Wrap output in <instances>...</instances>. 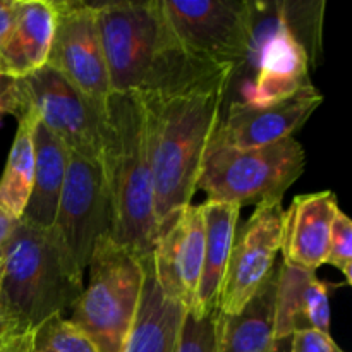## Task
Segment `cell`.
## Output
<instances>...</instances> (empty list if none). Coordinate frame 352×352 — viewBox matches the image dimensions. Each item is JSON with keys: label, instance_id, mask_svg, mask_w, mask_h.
Wrapping results in <instances>:
<instances>
[{"label": "cell", "instance_id": "23", "mask_svg": "<svg viewBox=\"0 0 352 352\" xmlns=\"http://www.w3.org/2000/svg\"><path fill=\"white\" fill-rule=\"evenodd\" d=\"M28 352H98V349L81 330L57 315L31 332Z\"/></svg>", "mask_w": 352, "mask_h": 352}, {"label": "cell", "instance_id": "20", "mask_svg": "<svg viewBox=\"0 0 352 352\" xmlns=\"http://www.w3.org/2000/svg\"><path fill=\"white\" fill-rule=\"evenodd\" d=\"M34 175L30 199L21 220L52 229L69 167V150L38 119L33 131Z\"/></svg>", "mask_w": 352, "mask_h": 352}, {"label": "cell", "instance_id": "25", "mask_svg": "<svg viewBox=\"0 0 352 352\" xmlns=\"http://www.w3.org/2000/svg\"><path fill=\"white\" fill-rule=\"evenodd\" d=\"M220 313L186 311L174 352H219Z\"/></svg>", "mask_w": 352, "mask_h": 352}, {"label": "cell", "instance_id": "13", "mask_svg": "<svg viewBox=\"0 0 352 352\" xmlns=\"http://www.w3.org/2000/svg\"><path fill=\"white\" fill-rule=\"evenodd\" d=\"M322 102L323 95L313 85L267 105L236 100L230 103L229 113L220 119L210 144L232 150L270 146L294 136Z\"/></svg>", "mask_w": 352, "mask_h": 352}, {"label": "cell", "instance_id": "11", "mask_svg": "<svg viewBox=\"0 0 352 352\" xmlns=\"http://www.w3.org/2000/svg\"><path fill=\"white\" fill-rule=\"evenodd\" d=\"M52 229L85 274L95 244L110 232V205L98 160L69 153V167Z\"/></svg>", "mask_w": 352, "mask_h": 352}, {"label": "cell", "instance_id": "30", "mask_svg": "<svg viewBox=\"0 0 352 352\" xmlns=\"http://www.w3.org/2000/svg\"><path fill=\"white\" fill-rule=\"evenodd\" d=\"M17 0H0V50L12 31Z\"/></svg>", "mask_w": 352, "mask_h": 352}, {"label": "cell", "instance_id": "31", "mask_svg": "<svg viewBox=\"0 0 352 352\" xmlns=\"http://www.w3.org/2000/svg\"><path fill=\"white\" fill-rule=\"evenodd\" d=\"M19 220L14 213H10L6 206L0 203V250L7 244L10 236L14 234L16 227L19 226Z\"/></svg>", "mask_w": 352, "mask_h": 352}, {"label": "cell", "instance_id": "21", "mask_svg": "<svg viewBox=\"0 0 352 352\" xmlns=\"http://www.w3.org/2000/svg\"><path fill=\"white\" fill-rule=\"evenodd\" d=\"M278 263L267 284L237 315H220L219 352H274Z\"/></svg>", "mask_w": 352, "mask_h": 352}, {"label": "cell", "instance_id": "10", "mask_svg": "<svg viewBox=\"0 0 352 352\" xmlns=\"http://www.w3.org/2000/svg\"><path fill=\"white\" fill-rule=\"evenodd\" d=\"M284 213L282 199L260 203L236 234L220 294V315H237L272 277L282 246Z\"/></svg>", "mask_w": 352, "mask_h": 352}, {"label": "cell", "instance_id": "22", "mask_svg": "<svg viewBox=\"0 0 352 352\" xmlns=\"http://www.w3.org/2000/svg\"><path fill=\"white\" fill-rule=\"evenodd\" d=\"M38 122L34 109L17 120V133L0 177V203L21 219L30 199L34 175L33 131Z\"/></svg>", "mask_w": 352, "mask_h": 352}, {"label": "cell", "instance_id": "3", "mask_svg": "<svg viewBox=\"0 0 352 352\" xmlns=\"http://www.w3.org/2000/svg\"><path fill=\"white\" fill-rule=\"evenodd\" d=\"M100 164L110 205L109 236L148 260L158 239V220L146 116L138 93H110Z\"/></svg>", "mask_w": 352, "mask_h": 352}, {"label": "cell", "instance_id": "1", "mask_svg": "<svg viewBox=\"0 0 352 352\" xmlns=\"http://www.w3.org/2000/svg\"><path fill=\"white\" fill-rule=\"evenodd\" d=\"M110 93L172 95L232 71L181 47L162 0L93 2Z\"/></svg>", "mask_w": 352, "mask_h": 352}, {"label": "cell", "instance_id": "33", "mask_svg": "<svg viewBox=\"0 0 352 352\" xmlns=\"http://www.w3.org/2000/svg\"><path fill=\"white\" fill-rule=\"evenodd\" d=\"M274 352H291V337H284V339L275 340Z\"/></svg>", "mask_w": 352, "mask_h": 352}, {"label": "cell", "instance_id": "27", "mask_svg": "<svg viewBox=\"0 0 352 352\" xmlns=\"http://www.w3.org/2000/svg\"><path fill=\"white\" fill-rule=\"evenodd\" d=\"M33 105L28 96L26 88L21 78H9V76L0 74V122L6 116L21 117L31 112Z\"/></svg>", "mask_w": 352, "mask_h": 352}, {"label": "cell", "instance_id": "5", "mask_svg": "<svg viewBox=\"0 0 352 352\" xmlns=\"http://www.w3.org/2000/svg\"><path fill=\"white\" fill-rule=\"evenodd\" d=\"M144 261L109 234L95 244L88 265L89 284L82 289L69 322L98 352L124 351L140 306L146 274Z\"/></svg>", "mask_w": 352, "mask_h": 352}, {"label": "cell", "instance_id": "4", "mask_svg": "<svg viewBox=\"0 0 352 352\" xmlns=\"http://www.w3.org/2000/svg\"><path fill=\"white\" fill-rule=\"evenodd\" d=\"M82 275L54 229L19 220L3 246L0 296L14 318L34 330L74 308L85 289Z\"/></svg>", "mask_w": 352, "mask_h": 352}, {"label": "cell", "instance_id": "15", "mask_svg": "<svg viewBox=\"0 0 352 352\" xmlns=\"http://www.w3.org/2000/svg\"><path fill=\"white\" fill-rule=\"evenodd\" d=\"M337 212L339 205L332 191L296 196L284 213L282 261L311 272L325 265Z\"/></svg>", "mask_w": 352, "mask_h": 352}, {"label": "cell", "instance_id": "32", "mask_svg": "<svg viewBox=\"0 0 352 352\" xmlns=\"http://www.w3.org/2000/svg\"><path fill=\"white\" fill-rule=\"evenodd\" d=\"M33 332V330H31ZM31 332L19 333V336H14L10 339L3 340L0 344V352H28L30 351V339Z\"/></svg>", "mask_w": 352, "mask_h": 352}, {"label": "cell", "instance_id": "8", "mask_svg": "<svg viewBox=\"0 0 352 352\" xmlns=\"http://www.w3.org/2000/svg\"><path fill=\"white\" fill-rule=\"evenodd\" d=\"M162 9L184 50L232 76L243 67L253 34V0H162Z\"/></svg>", "mask_w": 352, "mask_h": 352}, {"label": "cell", "instance_id": "6", "mask_svg": "<svg viewBox=\"0 0 352 352\" xmlns=\"http://www.w3.org/2000/svg\"><path fill=\"white\" fill-rule=\"evenodd\" d=\"M306 157L294 136L256 150H232L210 144L198 189L206 201L251 205L282 199L305 172Z\"/></svg>", "mask_w": 352, "mask_h": 352}, {"label": "cell", "instance_id": "28", "mask_svg": "<svg viewBox=\"0 0 352 352\" xmlns=\"http://www.w3.org/2000/svg\"><path fill=\"white\" fill-rule=\"evenodd\" d=\"M291 352H344L330 333L318 330H299L291 336Z\"/></svg>", "mask_w": 352, "mask_h": 352}, {"label": "cell", "instance_id": "17", "mask_svg": "<svg viewBox=\"0 0 352 352\" xmlns=\"http://www.w3.org/2000/svg\"><path fill=\"white\" fill-rule=\"evenodd\" d=\"M55 0H17L12 31L0 50V74L26 78L47 64L55 33Z\"/></svg>", "mask_w": 352, "mask_h": 352}, {"label": "cell", "instance_id": "29", "mask_svg": "<svg viewBox=\"0 0 352 352\" xmlns=\"http://www.w3.org/2000/svg\"><path fill=\"white\" fill-rule=\"evenodd\" d=\"M31 332V330H26L16 318L12 316V313L9 311V308L3 302L2 296H0V344L3 340L10 339L14 336H19V333Z\"/></svg>", "mask_w": 352, "mask_h": 352}, {"label": "cell", "instance_id": "19", "mask_svg": "<svg viewBox=\"0 0 352 352\" xmlns=\"http://www.w3.org/2000/svg\"><path fill=\"white\" fill-rule=\"evenodd\" d=\"M201 208L205 219V254L196 305L191 311L196 315H208L219 311L223 277L236 239L241 208L237 205L215 201H205Z\"/></svg>", "mask_w": 352, "mask_h": 352}, {"label": "cell", "instance_id": "24", "mask_svg": "<svg viewBox=\"0 0 352 352\" xmlns=\"http://www.w3.org/2000/svg\"><path fill=\"white\" fill-rule=\"evenodd\" d=\"M282 17L308 52L311 64L320 54L323 24V2H278Z\"/></svg>", "mask_w": 352, "mask_h": 352}, {"label": "cell", "instance_id": "12", "mask_svg": "<svg viewBox=\"0 0 352 352\" xmlns=\"http://www.w3.org/2000/svg\"><path fill=\"white\" fill-rule=\"evenodd\" d=\"M21 79L40 122L64 143L69 153L100 162L105 112L48 65Z\"/></svg>", "mask_w": 352, "mask_h": 352}, {"label": "cell", "instance_id": "2", "mask_svg": "<svg viewBox=\"0 0 352 352\" xmlns=\"http://www.w3.org/2000/svg\"><path fill=\"white\" fill-rule=\"evenodd\" d=\"M232 74L172 95H140L146 116L158 230L198 191L203 160L230 89Z\"/></svg>", "mask_w": 352, "mask_h": 352}, {"label": "cell", "instance_id": "34", "mask_svg": "<svg viewBox=\"0 0 352 352\" xmlns=\"http://www.w3.org/2000/svg\"><path fill=\"white\" fill-rule=\"evenodd\" d=\"M2 268H3V248L0 250V282H2Z\"/></svg>", "mask_w": 352, "mask_h": 352}, {"label": "cell", "instance_id": "16", "mask_svg": "<svg viewBox=\"0 0 352 352\" xmlns=\"http://www.w3.org/2000/svg\"><path fill=\"white\" fill-rule=\"evenodd\" d=\"M299 330L330 333V285L315 272L278 261L275 291V340Z\"/></svg>", "mask_w": 352, "mask_h": 352}, {"label": "cell", "instance_id": "18", "mask_svg": "<svg viewBox=\"0 0 352 352\" xmlns=\"http://www.w3.org/2000/svg\"><path fill=\"white\" fill-rule=\"evenodd\" d=\"M144 268L140 306L122 352H174L186 308L164 294L151 258L144 261Z\"/></svg>", "mask_w": 352, "mask_h": 352}, {"label": "cell", "instance_id": "7", "mask_svg": "<svg viewBox=\"0 0 352 352\" xmlns=\"http://www.w3.org/2000/svg\"><path fill=\"white\" fill-rule=\"evenodd\" d=\"M253 12L250 50L232 76V81L246 76L239 102L267 105L311 86L308 52L282 17L278 2H253Z\"/></svg>", "mask_w": 352, "mask_h": 352}, {"label": "cell", "instance_id": "14", "mask_svg": "<svg viewBox=\"0 0 352 352\" xmlns=\"http://www.w3.org/2000/svg\"><path fill=\"white\" fill-rule=\"evenodd\" d=\"M205 254L203 208L186 206L160 230L153 251V272L165 296L191 311L196 305Z\"/></svg>", "mask_w": 352, "mask_h": 352}, {"label": "cell", "instance_id": "9", "mask_svg": "<svg viewBox=\"0 0 352 352\" xmlns=\"http://www.w3.org/2000/svg\"><path fill=\"white\" fill-rule=\"evenodd\" d=\"M55 33L45 65L64 76L96 109L105 112L110 81L93 2L55 0Z\"/></svg>", "mask_w": 352, "mask_h": 352}, {"label": "cell", "instance_id": "26", "mask_svg": "<svg viewBox=\"0 0 352 352\" xmlns=\"http://www.w3.org/2000/svg\"><path fill=\"white\" fill-rule=\"evenodd\" d=\"M325 263L342 272L347 285L352 284V222L339 210L330 229L329 254Z\"/></svg>", "mask_w": 352, "mask_h": 352}]
</instances>
